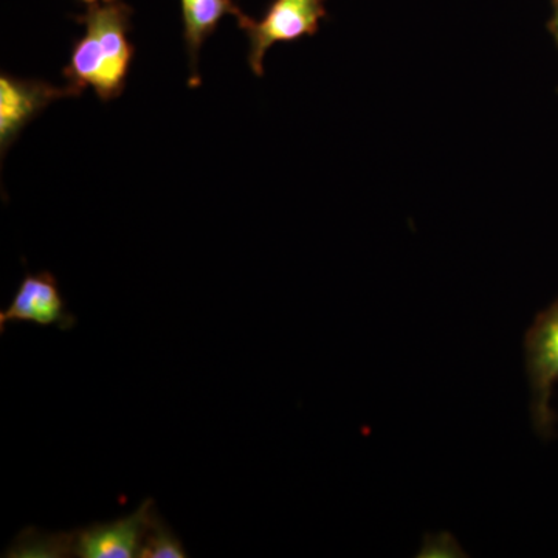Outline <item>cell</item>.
<instances>
[{
  "label": "cell",
  "mask_w": 558,
  "mask_h": 558,
  "mask_svg": "<svg viewBox=\"0 0 558 558\" xmlns=\"http://www.w3.org/2000/svg\"><path fill=\"white\" fill-rule=\"evenodd\" d=\"M131 16V7L121 0L87 7L75 16L86 33L73 44L68 65L62 70L69 86L81 94L90 87L102 102L123 94L135 54L134 44L128 38Z\"/></svg>",
  "instance_id": "cell-1"
},
{
  "label": "cell",
  "mask_w": 558,
  "mask_h": 558,
  "mask_svg": "<svg viewBox=\"0 0 558 558\" xmlns=\"http://www.w3.org/2000/svg\"><path fill=\"white\" fill-rule=\"evenodd\" d=\"M526 371L531 385V417L542 439H550L556 429V413L550 409L558 384V300L539 312L524 339Z\"/></svg>",
  "instance_id": "cell-2"
},
{
  "label": "cell",
  "mask_w": 558,
  "mask_h": 558,
  "mask_svg": "<svg viewBox=\"0 0 558 558\" xmlns=\"http://www.w3.org/2000/svg\"><path fill=\"white\" fill-rule=\"evenodd\" d=\"M326 0H274L263 20L255 21L242 13L238 17L241 31L250 43L248 65L256 76L264 75V57L279 43H295L318 32L326 17Z\"/></svg>",
  "instance_id": "cell-3"
},
{
  "label": "cell",
  "mask_w": 558,
  "mask_h": 558,
  "mask_svg": "<svg viewBox=\"0 0 558 558\" xmlns=\"http://www.w3.org/2000/svg\"><path fill=\"white\" fill-rule=\"evenodd\" d=\"M75 87L51 86L47 81L22 80L9 73L0 75V149L3 154L17 135L51 102L80 97Z\"/></svg>",
  "instance_id": "cell-4"
},
{
  "label": "cell",
  "mask_w": 558,
  "mask_h": 558,
  "mask_svg": "<svg viewBox=\"0 0 558 558\" xmlns=\"http://www.w3.org/2000/svg\"><path fill=\"white\" fill-rule=\"evenodd\" d=\"M13 323H35L70 330L75 328L76 317L65 310L58 279L50 271L43 270L27 274L22 279L10 306L0 312V333Z\"/></svg>",
  "instance_id": "cell-5"
},
{
  "label": "cell",
  "mask_w": 558,
  "mask_h": 558,
  "mask_svg": "<svg viewBox=\"0 0 558 558\" xmlns=\"http://www.w3.org/2000/svg\"><path fill=\"white\" fill-rule=\"evenodd\" d=\"M154 512H156V505L149 498L132 515L110 521V523H95L73 532V557H138L143 537Z\"/></svg>",
  "instance_id": "cell-6"
},
{
  "label": "cell",
  "mask_w": 558,
  "mask_h": 558,
  "mask_svg": "<svg viewBox=\"0 0 558 558\" xmlns=\"http://www.w3.org/2000/svg\"><path fill=\"white\" fill-rule=\"evenodd\" d=\"M182 5L183 40L190 57V87L201 84L199 53L205 40L216 32L227 14L240 17L244 11L233 0H180Z\"/></svg>",
  "instance_id": "cell-7"
},
{
  "label": "cell",
  "mask_w": 558,
  "mask_h": 558,
  "mask_svg": "<svg viewBox=\"0 0 558 558\" xmlns=\"http://www.w3.org/2000/svg\"><path fill=\"white\" fill-rule=\"evenodd\" d=\"M7 557H73V532L64 534H44V532L27 529L22 532Z\"/></svg>",
  "instance_id": "cell-8"
},
{
  "label": "cell",
  "mask_w": 558,
  "mask_h": 558,
  "mask_svg": "<svg viewBox=\"0 0 558 558\" xmlns=\"http://www.w3.org/2000/svg\"><path fill=\"white\" fill-rule=\"evenodd\" d=\"M140 558H185L186 553L182 542L171 531L157 512L150 517L148 529L143 537Z\"/></svg>",
  "instance_id": "cell-9"
},
{
  "label": "cell",
  "mask_w": 558,
  "mask_h": 558,
  "mask_svg": "<svg viewBox=\"0 0 558 558\" xmlns=\"http://www.w3.org/2000/svg\"><path fill=\"white\" fill-rule=\"evenodd\" d=\"M81 2L86 3L87 7L98 5V3H108L113 2V0H81Z\"/></svg>",
  "instance_id": "cell-10"
},
{
  "label": "cell",
  "mask_w": 558,
  "mask_h": 558,
  "mask_svg": "<svg viewBox=\"0 0 558 558\" xmlns=\"http://www.w3.org/2000/svg\"><path fill=\"white\" fill-rule=\"evenodd\" d=\"M554 28H556L557 38H558V0L556 2V20H554Z\"/></svg>",
  "instance_id": "cell-11"
}]
</instances>
